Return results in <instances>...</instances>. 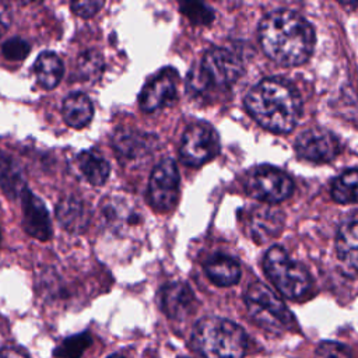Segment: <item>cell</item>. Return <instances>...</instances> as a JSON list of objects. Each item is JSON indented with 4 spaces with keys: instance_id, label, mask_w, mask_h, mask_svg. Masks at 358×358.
Instances as JSON below:
<instances>
[{
    "instance_id": "6da1fadb",
    "label": "cell",
    "mask_w": 358,
    "mask_h": 358,
    "mask_svg": "<svg viewBox=\"0 0 358 358\" xmlns=\"http://www.w3.org/2000/svg\"><path fill=\"white\" fill-rule=\"evenodd\" d=\"M259 41L268 59L281 66L305 63L315 45L312 25L292 10H274L259 25Z\"/></svg>"
},
{
    "instance_id": "7a4b0ae2",
    "label": "cell",
    "mask_w": 358,
    "mask_h": 358,
    "mask_svg": "<svg viewBox=\"0 0 358 358\" xmlns=\"http://www.w3.org/2000/svg\"><path fill=\"white\" fill-rule=\"evenodd\" d=\"M245 106L262 127L273 133L292 131L302 112L298 91L278 77L264 78L253 85L245 96Z\"/></svg>"
},
{
    "instance_id": "3957f363",
    "label": "cell",
    "mask_w": 358,
    "mask_h": 358,
    "mask_svg": "<svg viewBox=\"0 0 358 358\" xmlns=\"http://www.w3.org/2000/svg\"><path fill=\"white\" fill-rule=\"evenodd\" d=\"M192 341L204 358H243L248 348L245 330L217 316L200 319L194 326Z\"/></svg>"
},
{
    "instance_id": "277c9868",
    "label": "cell",
    "mask_w": 358,
    "mask_h": 358,
    "mask_svg": "<svg viewBox=\"0 0 358 358\" xmlns=\"http://www.w3.org/2000/svg\"><path fill=\"white\" fill-rule=\"evenodd\" d=\"M243 73V63L238 55L225 48L208 49L201 63L189 71L186 87L199 95L211 88H228Z\"/></svg>"
},
{
    "instance_id": "5b68a950",
    "label": "cell",
    "mask_w": 358,
    "mask_h": 358,
    "mask_svg": "<svg viewBox=\"0 0 358 358\" xmlns=\"http://www.w3.org/2000/svg\"><path fill=\"white\" fill-rule=\"evenodd\" d=\"M263 268L280 294L288 299H302L312 288V277L305 266L278 245L264 253Z\"/></svg>"
},
{
    "instance_id": "8992f818",
    "label": "cell",
    "mask_w": 358,
    "mask_h": 358,
    "mask_svg": "<svg viewBox=\"0 0 358 358\" xmlns=\"http://www.w3.org/2000/svg\"><path fill=\"white\" fill-rule=\"evenodd\" d=\"M245 303L252 319L268 331H284L295 324L287 305L263 282H252L245 292Z\"/></svg>"
},
{
    "instance_id": "52a82bcc",
    "label": "cell",
    "mask_w": 358,
    "mask_h": 358,
    "mask_svg": "<svg viewBox=\"0 0 358 358\" xmlns=\"http://www.w3.org/2000/svg\"><path fill=\"white\" fill-rule=\"evenodd\" d=\"M292 179L274 166H256L245 178L246 193L264 204H275L292 193Z\"/></svg>"
},
{
    "instance_id": "ba28073f",
    "label": "cell",
    "mask_w": 358,
    "mask_h": 358,
    "mask_svg": "<svg viewBox=\"0 0 358 358\" xmlns=\"http://www.w3.org/2000/svg\"><path fill=\"white\" fill-rule=\"evenodd\" d=\"M220 152V137L208 123H192L185 130L180 145V161L192 168H197L211 161Z\"/></svg>"
},
{
    "instance_id": "9c48e42d",
    "label": "cell",
    "mask_w": 358,
    "mask_h": 358,
    "mask_svg": "<svg viewBox=\"0 0 358 358\" xmlns=\"http://www.w3.org/2000/svg\"><path fill=\"white\" fill-rule=\"evenodd\" d=\"M179 171L172 158L161 159L152 169L148 180L147 199L158 213H169L179 197Z\"/></svg>"
},
{
    "instance_id": "30bf717a",
    "label": "cell",
    "mask_w": 358,
    "mask_h": 358,
    "mask_svg": "<svg viewBox=\"0 0 358 358\" xmlns=\"http://www.w3.org/2000/svg\"><path fill=\"white\" fill-rule=\"evenodd\" d=\"M178 96V71L166 66L158 70L144 84L140 95L138 105L143 112H155L166 108L176 101Z\"/></svg>"
},
{
    "instance_id": "8fae6325",
    "label": "cell",
    "mask_w": 358,
    "mask_h": 358,
    "mask_svg": "<svg viewBox=\"0 0 358 358\" xmlns=\"http://www.w3.org/2000/svg\"><path fill=\"white\" fill-rule=\"evenodd\" d=\"M296 154L310 162L323 164L334 159L340 152L337 137L326 129L312 127L302 131L295 140Z\"/></svg>"
},
{
    "instance_id": "7c38bea8",
    "label": "cell",
    "mask_w": 358,
    "mask_h": 358,
    "mask_svg": "<svg viewBox=\"0 0 358 358\" xmlns=\"http://www.w3.org/2000/svg\"><path fill=\"white\" fill-rule=\"evenodd\" d=\"M285 225V217L281 210L271 206H257L248 211L245 227L248 235L257 243H266L277 238Z\"/></svg>"
},
{
    "instance_id": "4fadbf2b",
    "label": "cell",
    "mask_w": 358,
    "mask_h": 358,
    "mask_svg": "<svg viewBox=\"0 0 358 358\" xmlns=\"http://www.w3.org/2000/svg\"><path fill=\"white\" fill-rule=\"evenodd\" d=\"M21 208L24 231L38 241H49L52 236V222L45 203L27 189L21 196Z\"/></svg>"
},
{
    "instance_id": "5bb4252c",
    "label": "cell",
    "mask_w": 358,
    "mask_h": 358,
    "mask_svg": "<svg viewBox=\"0 0 358 358\" xmlns=\"http://www.w3.org/2000/svg\"><path fill=\"white\" fill-rule=\"evenodd\" d=\"M112 147L117 155L137 159L154 152L159 147V138L152 133L126 127L112 136Z\"/></svg>"
},
{
    "instance_id": "9a60e30c",
    "label": "cell",
    "mask_w": 358,
    "mask_h": 358,
    "mask_svg": "<svg viewBox=\"0 0 358 358\" xmlns=\"http://www.w3.org/2000/svg\"><path fill=\"white\" fill-rule=\"evenodd\" d=\"M194 303V294L183 281L168 282L159 292L161 309L172 320H183L187 317L193 312Z\"/></svg>"
},
{
    "instance_id": "2e32d148",
    "label": "cell",
    "mask_w": 358,
    "mask_h": 358,
    "mask_svg": "<svg viewBox=\"0 0 358 358\" xmlns=\"http://www.w3.org/2000/svg\"><path fill=\"white\" fill-rule=\"evenodd\" d=\"M56 218L67 232L83 234L90 225L91 211L84 200L67 196L57 203Z\"/></svg>"
},
{
    "instance_id": "e0dca14e",
    "label": "cell",
    "mask_w": 358,
    "mask_h": 358,
    "mask_svg": "<svg viewBox=\"0 0 358 358\" xmlns=\"http://www.w3.org/2000/svg\"><path fill=\"white\" fill-rule=\"evenodd\" d=\"M336 253L348 268H358V211L338 227Z\"/></svg>"
},
{
    "instance_id": "ac0fdd59",
    "label": "cell",
    "mask_w": 358,
    "mask_h": 358,
    "mask_svg": "<svg viewBox=\"0 0 358 358\" xmlns=\"http://www.w3.org/2000/svg\"><path fill=\"white\" fill-rule=\"evenodd\" d=\"M0 187L3 193L15 200L28 189L25 172L21 164L8 152L0 150Z\"/></svg>"
},
{
    "instance_id": "d6986e66",
    "label": "cell",
    "mask_w": 358,
    "mask_h": 358,
    "mask_svg": "<svg viewBox=\"0 0 358 358\" xmlns=\"http://www.w3.org/2000/svg\"><path fill=\"white\" fill-rule=\"evenodd\" d=\"M62 116L73 129L85 127L94 117V105L91 98L84 92L70 94L63 101Z\"/></svg>"
},
{
    "instance_id": "ffe728a7",
    "label": "cell",
    "mask_w": 358,
    "mask_h": 358,
    "mask_svg": "<svg viewBox=\"0 0 358 358\" xmlns=\"http://www.w3.org/2000/svg\"><path fill=\"white\" fill-rule=\"evenodd\" d=\"M204 271L210 281L218 287H231L241 278L239 263L227 255H215L204 263Z\"/></svg>"
},
{
    "instance_id": "44dd1931",
    "label": "cell",
    "mask_w": 358,
    "mask_h": 358,
    "mask_svg": "<svg viewBox=\"0 0 358 358\" xmlns=\"http://www.w3.org/2000/svg\"><path fill=\"white\" fill-rule=\"evenodd\" d=\"M77 166L92 186H102L109 178V162L96 150H84L77 155Z\"/></svg>"
},
{
    "instance_id": "7402d4cb",
    "label": "cell",
    "mask_w": 358,
    "mask_h": 358,
    "mask_svg": "<svg viewBox=\"0 0 358 358\" xmlns=\"http://www.w3.org/2000/svg\"><path fill=\"white\" fill-rule=\"evenodd\" d=\"M34 71L42 88L53 90L63 78L64 66L57 53L45 50L36 57L34 63Z\"/></svg>"
},
{
    "instance_id": "603a6c76",
    "label": "cell",
    "mask_w": 358,
    "mask_h": 358,
    "mask_svg": "<svg viewBox=\"0 0 358 358\" xmlns=\"http://www.w3.org/2000/svg\"><path fill=\"white\" fill-rule=\"evenodd\" d=\"M102 215L113 228H124L140 224V214L126 200H105Z\"/></svg>"
},
{
    "instance_id": "cb8c5ba5",
    "label": "cell",
    "mask_w": 358,
    "mask_h": 358,
    "mask_svg": "<svg viewBox=\"0 0 358 358\" xmlns=\"http://www.w3.org/2000/svg\"><path fill=\"white\" fill-rule=\"evenodd\" d=\"M331 197L341 204L358 203V168L344 171L331 186Z\"/></svg>"
},
{
    "instance_id": "d4e9b609",
    "label": "cell",
    "mask_w": 358,
    "mask_h": 358,
    "mask_svg": "<svg viewBox=\"0 0 358 358\" xmlns=\"http://www.w3.org/2000/svg\"><path fill=\"white\" fill-rule=\"evenodd\" d=\"M105 69L102 55L96 49L81 52L76 62V76L81 81H95L101 77Z\"/></svg>"
},
{
    "instance_id": "484cf974",
    "label": "cell",
    "mask_w": 358,
    "mask_h": 358,
    "mask_svg": "<svg viewBox=\"0 0 358 358\" xmlns=\"http://www.w3.org/2000/svg\"><path fill=\"white\" fill-rule=\"evenodd\" d=\"M92 338L88 333H78L64 338L55 350L59 358H80L83 352L91 345Z\"/></svg>"
},
{
    "instance_id": "4316f807",
    "label": "cell",
    "mask_w": 358,
    "mask_h": 358,
    "mask_svg": "<svg viewBox=\"0 0 358 358\" xmlns=\"http://www.w3.org/2000/svg\"><path fill=\"white\" fill-rule=\"evenodd\" d=\"M180 13L196 25H208L214 20L213 10L204 3L199 1H182L179 4Z\"/></svg>"
},
{
    "instance_id": "83f0119b",
    "label": "cell",
    "mask_w": 358,
    "mask_h": 358,
    "mask_svg": "<svg viewBox=\"0 0 358 358\" xmlns=\"http://www.w3.org/2000/svg\"><path fill=\"white\" fill-rule=\"evenodd\" d=\"M31 52L29 43L22 38H10L1 45V53L8 60H22Z\"/></svg>"
},
{
    "instance_id": "f1b7e54d",
    "label": "cell",
    "mask_w": 358,
    "mask_h": 358,
    "mask_svg": "<svg viewBox=\"0 0 358 358\" xmlns=\"http://www.w3.org/2000/svg\"><path fill=\"white\" fill-rule=\"evenodd\" d=\"M316 358H352L351 350L337 341H323L315 351Z\"/></svg>"
},
{
    "instance_id": "f546056e",
    "label": "cell",
    "mask_w": 358,
    "mask_h": 358,
    "mask_svg": "<svg viewBox=\"0 0 358 358\" xmlns=\"http://www.w3.org/2000/svg\"><path fill=\"white\" fill-rule=\"evenodd\" d=\"M103 6V1H74L70 4L71 11L81 18L94 17L99 8Z\"/></svg>"
},
{
    "instance_id": "4dcf8cb0",
    "label": "cell",
    "mask_w": 358,
    "mask_h": 358,
    "mask_svg": "<svg viewBox=\"0 0 358 358\" xmlns=\"http://www.w3.org/2000/svg\"><path fill=\"white\" fill-rule=\"evenodd\" d=\"M11 24V11L7 4L0 1V38L6 34Z\"/></svg>"
},
{
    "instance_id": "1f68e13d",
    "label": "cell",
    "mask_w": 358,
    "mask_h": 358,
    "mask_svg": "<svg viewBox=\"0 0 358 358\" xmlns=\"http://www.w3.org/2000/svg\"><path fill=\"white\" fill-rule=\"evenodd\" d=\"M0 358H28V355L18 348L8 347V348H3L0 351Z\"/></svg>"
},
{
    "instance_id": "d6a6232c",
    "label": "cell",
    "mask_w": 358,
    "mask_h": 358,
    "mask_svg": "<svg viewBox=\"0 0 358 358\" xmlns=\"http://www.w3.org/2000/svg\"><path fill=\"white\" fill-rule=\"evenodd\" d=\"M109 358H123V357H119V355H112V357H109Z\"/></svg>"
}]
</instances>
